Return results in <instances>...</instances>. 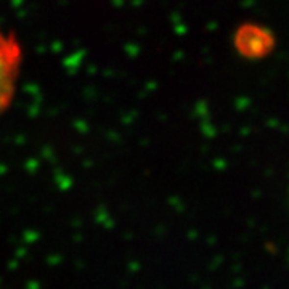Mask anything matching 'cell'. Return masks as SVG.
Returning a JSON list of instances; mask_svg holds the SVG:
<instances>
[{"instance_id": "6da1fadb", "label": "cell", "mask_w": 289, "mask_h": 289, "mask_svg": "<svg viewBox=\"0 0 289 289\" xmlns=\"http://www.w3.org/2000/svg\"><path fill=\"white\" fill-rule=\"evenodd\" d=\"M23 51L11 34L0 26V114L8 108L18 85Z\"/></svg>"}]
</instances>
